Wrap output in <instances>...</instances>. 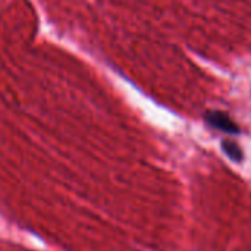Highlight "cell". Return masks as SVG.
<instances>
[{"label":"cell","instance_id":"cell-1","mask_svg":"<svg viewBox=\"0 0 251 251\" xmlns=\"http://www.w3.org/2000/svg\"><path fill=\"white\" fill-rule=\"evenodd\" d=\"M207 121H209V124L212 126H215L218 129H222L225 132H229V134H237L238 132L237 125L229 118H226L222 113H210L209 118H207Z\"/></svg>","mask_w":251,"mask_h":251},{"label":"cell","instance_id":"cell-2","mask_svg":"<svg viewBox=\"0 0 251 251\" xmlns=\"http://www.w3.org/2000/svg\"><path fill=\"white\" fill-rule=\"evenodd\" d=\"M224 150H225V153H226L231 159H234V160H241V159H243L241 150H240L234 143H231V141H225V143H224Z\"/></svg>","mask_w":251,"mask_h":251}]
</instances>
